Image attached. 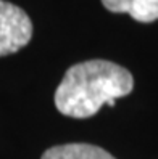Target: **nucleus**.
I'll return each instance as SVG.
<instances>
[{"instance_id": "obj_4", "label": "nucleus", "mask_w": 158, "mask_h": 159, "mask_svg": "<svg viewBox=\"0 0 158 159\" xmlns=\"http://www.w3.org/2000/svg\"><path fill=\"white\" fill-rule=\"evenodd\" d=\"M41 159H115L100 146L89 143H68L47 149Z\"/></svg>"}, {"instance_id": "obj_1", "label": "nucleus", "mask_w": 158, "mask_h": 159, "mask_svg": "<svg viewBox=\"0 0 158 159\" xmlns=\"http://www.w3.org/2000/svg\"><path fill=\"white\" fill-rule=\"evenodd\" d=\"M132 74L116 63L90 60L71 66L55 92V106L61 114L86 119L116 98L132 92Z\"/></svg>"}, {"instance_id": "obj_2", "label": "nucleus", "mask_w": 158, "mask_h": 159, "mask_svg": "<svg viewBox=\"0 0 158 159\" xmlns=\"http://www.w3.org/2000/svg\"><path fill=\"white\" fill-rule=\"evenodd\" d=\"M32 23L24 10L0 0V57L12 55L29 43Z\"/></svg>"}, {"instance_id": "obj_3", "label": "nucleus", "mask_w": 158, "mask_h": 159, "mask_svg": "<svg viewBox=\"0 0 158 159\" xmlns=\"http://www.w3.org/2000/svg\"><path fill=\"white\" fill-rule=\"evenodd\" d=\"M107 10L113 13H127L139 23L158 20V0H102Z\"/></svg>"}]
</instances>
